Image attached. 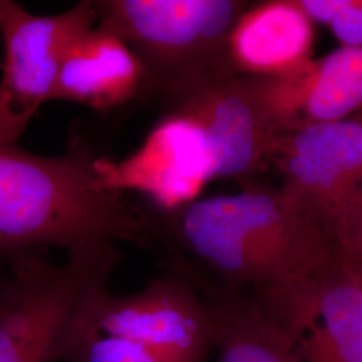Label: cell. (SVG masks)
Here are the masks:
<instances>
[{
    "mask_svg": "<svg viewBox=\"0 0 362 362\" xmlns=\"http://www.w3.org/2000/svg\"><path fill=\"white\" fill-rule=\"evenodd\" d=\"M97 26L121 39L139 59L144 93L164 106L236 76L233 27L246 0H97Z\"/></svg>",
    "mask_w": 362,
    "mask_h": 362,
    "instance_id": "3957f363",
    "label": "cell"
},
{
    "mask_svg": "<svg viewBox=\"0 0 362 362\" xmlns=\"http://www.w3.org/2000/svg\"><path fill=\"white\" fill-rule=\"evenodd\" d=\"M243 78L278 137L361 113L362 47L339 46L282 74Z\"/></svg>",
    "mask_w": 362,
    "mask_h": 362,
    "instance_id": "30bf717a",
    "label": "cell"
},
{
    "mask_svg": "<svg viewBox=\"0 0 362 362\" xmlns=\"http://www.w3.org/2000/svg\"><path fill=\"white\" fill-rule=\"evenodd\" d=\"M346 0H297L300 10L306 13L314 25H329L341 11Z\"/></svg>",
    "mask_w": 362,
    "mask_h": 362,
    "instance_id": "2e32d148",
    "label": "cell"
},
{
    "mask_svg": "<svg viewBox=\"0 0 362 362\" xmlns=\"http://www.w3.org/2000/svg\"><path fill=\"white\" fill-rule=\"evenodd\" d=\"M8 262L0 294V362H58L82 299L109 282L121 252L105 243L69 252L64 264L42 251Z\"/></svg>",
    "mask_w": 362,
    "mask_h": 362,
    "instance_id": "5b68a950",
    "label": "cell"
},
{
    "mask_svg": "<svg viewBox=\"0 0 362 362\" xmlns=\"http://www.w3.org/2000/svg\"><path fill=\"white\" fill-rule=\"evenodd\" d=\"M144 215L149 243L167 250L165 269L259 303L333 258L321 233L260 181Z\"/></svg>",
    "mask_w": 362,
    "mask_h": 362,
    "instance_id": "6da1fadb",
    "label": "cell"
},
{
    "mask_svg": "<svg viewBox=\"0 0 362 362\" xmlns=\"http://www.w3.org/2000/svg\"><path fill=\"white\" fill-rule=\"evenodd\" d=\"M97 158L86 145L42 156L0 143V257L49 246L71 252L117 242L149 245L144 208L105 189Z\"/></svg>",
    "mask_w": 362,
    "mask_h": 362,
    "instance_id": "7a4b0ae2",
    "label": "cell"
},
{
    "mask_svg": "<svg viewBox=\"0 0 362 362\" xmlns=\"http://www.w3.org/2000/svg\"><path fill=\"white\" fill-rule=\"evenodd\" d=\"M62 360L67 362H172L125 337L104 333L73 321Z\"/></svg>",
    "mask_w": 362,
    "mask_h": 362,
    "instance_id": "5bb4252c",
    "label": "cell"
},
{
    "mask_svg": "<svg viewBox=\"0 0 362 362\" xmlns=\"http://www.w3.org/2000/svg\"><path fill=\"white\" fill-rule=\"evenodd\" d=\"M294 362H362V263L329 259L259 303Z\"/></svg>",
    "mask_w": 362,
    "mask_h": 362,
    "instance_id": "9c48e42d",
    "label": "cell"
},
{
    "mask_svg": "<svg viewBox=\"0 0 362 362\" xmlns=\"http://www.w3.org/2000/svg\"><path fill=\"white\" fill-rule=\"evenodd\" d=\"M344 47H362V1L346 0L327 25Z\"/></svg>",
    "mask_w": 362,
    "mask_h": 362,
    "instance_id": "9a60e30c",
    "label": "cell"
},
{
    "mask_svg": "<svg viewBox=\"0 0 362 362\" xmlns=\"http://www.w3.org/2000/svg\"><path fill=\"white\" fill-rule=\"evenodd\" d=\"M6 281H7V275H6V276H4V275H0V294H1L3 288H4Z\"/></svg>",
    "mask_w": 362,
    "mask_h": 362,
    "instance_id": "e0dca14e",
    "label": "cell"
},
{
    "mask_svg": "<svg viewBox=\"0 0 362 362\" xmlns=\"http://www.w3.org/2000/svg\"><path fill=\"white\" fill-rule=\"evenodd\" d=\"M165 270L130 296L112 294L109 282L94 286L76 321L140 342L172 362H208L215 337L212 308L188 278Z\"/></svg>",
    "mask_w": 362,
    "mask_h": 362,
    "instance_id": "52a82bcc",
    "label": "cell"
},
{
    "mask_svg": "<svg viewBox=\"0 0 362 362\" xmlns=\"http://www.w3.org/2000/svg\"><path fill=\"white\" fill-rule=\"evenodd\" d=\"M95 25L93 0L55 15H35L0 0V143L18 144L40 106L52 101L66 52Z\"/></svg>",
    "mask_w": 362,
    "mask_h": 362,
    "instance_id": "ba28073f",
    "label": "cell"
},
{
    "mask_svg": "<svg viewBox=\"0 0 362 362\" xmlns=\"http://www.w3.org/2000/svg\"><path fill=\"white\" fill-rule=\"evenodd\" d=\"M161 124L200 180L228 179L246 187L272 170L278 136L262 116L245 78H226L165 105Z\"/></svg>",
    "mask_w": 362,
    "mask_h": 362,
    "instance_id": "8992f818",
    "label": "cell"
},
{
    "mask_svg": "<svg viewBox=\"0 0 362 362\" xmlns=\"http://www.w3.org/2000/svg\"><path fill=\"white\" fill-rule=\"evenodd\" d=\"M272 170L282 199L321 233L333 258L362 263L361 113L281 136Z\"/></svg>",
    "mask_w": 362,
    "mask_h": 362,
    "instance_id": "277c9868",
    "label": "cell"
},
{
    "mask_svg": "<svg viewBox=\"0 0 362 362\" xmlns=\"http://www.w3.org/2000/svg\"><path fill=\"white\" fill-rule=\"evenodd\" d=\"M144 70L129 47L97 26L66 52L52 101H67L106 112L141 95Z\"/></svg>",
    "mask_w": 362,
    "mask_h": 362,
    "instance_id": "7c38bea8",
    "label": "cell"
},
{
    "mask_svg": "<svg viewBox=\"0 0 362 362\" xmlns=\"http://www.w3.org/2000/svg\"><path fill=\"white\" fill-rule=\"evenodd\" d=\"M315 25L297 0L251 1L230 37V58L239 77L286 73L314 58Z\"/></svg>",
    "mask_w": 362,
    "mask_h": 362,
    "instance_id": "8fae6325",
    "label": "cell"
},
{
    "mask_svg": "<svg viewBox=\"0 0 362 362\" xmlns=\"http://www.w3.org/2000/svg\"><path fill=\"white\" fill-rule=\"evenodd\" d=\"M192 284L214 311L218 362H294L255 298Z\"/></svg>",
    "mask_w": 362,
    "mask_h": 362,
    "instance_id": "4fadbf2b",
    "label": "cell"
}]
</instances>
